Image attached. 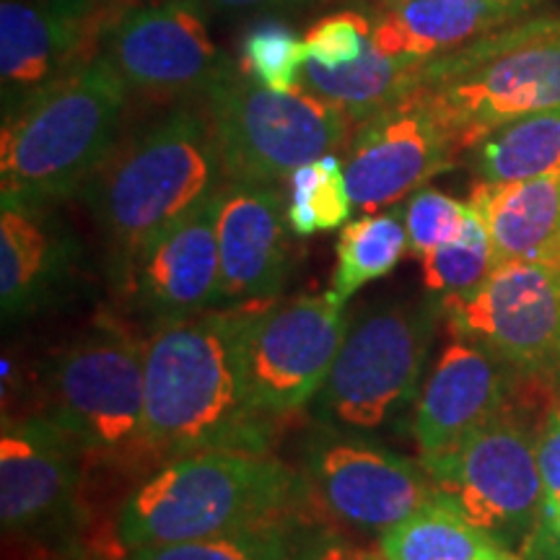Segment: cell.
I'll return each mask as SVG.
<instances>
[{"label":"cell","instance_id":"16","mask_svg":"<svg viewBox=\"0 0 560 560\" xmlns=\"http://www.w3.org/2000/svg\"><path fill=\"white\" fill-rule=\"evenodd\" d=\"M219 202L221 190L159 234L132 265L125 293L153 325L195 317L223 304L215 231Z\"/></svg>","mask_w":560,"mask_h":560},{"label":"cell","instance_id":"32","mask_svg":"<svg viewBox=\"0 0 560 560\" xmlns=\"http://www.w3.org/2000/svg\"><path fill=\"white\" fill-rule=\"evenodd\" d=\"M306 58L325 68H340L361 60L371 47V16L340 11L325 16L306 32Z\"/></svg>","mask_w":560,"mask_h":560},{"label":"cell","instance_id":"40","mask_svg":"<svg viewBox=\"0 0 560 560\" xmlns=\"http://www.w3.org/2000/svg\"><path fill=\"white\" fill-rule=\"evenodd\" d=\"M382 3H387V0H382Z\"/></svg>","mask_w":560,"mask_h":560},{"label":"cell","instance_id":"39","mask_svg":"<svg viewBox=\"0 0 560 560\" xmlns=\"http://www.w3.org/2000/svg\"><path fill=\"white\" fill-rule=\"evenodd\" d=\"M558 527H560V509H558Z\"/></svg>","mask_w":560,"mask_h":560},{"label":"cell","instance_id":"33","mask_svg":"<svg viewBox=\"0 0 560 560\" xmlns=\"http://www.w3.org/2000/svg\"><path fill=\"white\" fill-rule=\"evenodd\" d=\"M535 452L545 486V516H558L560 509V392L545 408L535 429Z\"/></svg>","mask_w":560,"mask_h":560},{"label":"cell","instance_id":"18","mask_svg":"<svg viewBox=\"0 0 560 560\" xmlns=\"http://www.w3.org/2000/svg\"><path fill=\"white\" fill-rule=\"evenodd\" d=\"M109 19L81 21L37 0L0 3V102L3 117L96 58Z\"/></svg>","mask_w":560,"mask_h":560},{"label":"cell","instance_id":"22","mask_svg":"<svg viewBox=\"0 0 560 560\" xmlns=\"http://www.w3.org/2000/svg\"><path fill=\"white\" fill-rule=\"evenodd\" d=\"M470 206L486 221L501 262L560 268V172L506 185L475 182Z\"/></svg>","mask_w":560,"mask_h":560},{"label":"cell","instance_id":"14","mask_svg":"<svg viewBox=\"0 0 560 560\" xmlns=\"http://www.w3.org/2000/svg\"><path fill=\"white\" fill-rule=\"evenodd\" d=\"M86 454L45 412L3 420L0 433V522L5 537L60 542L83 514Z\"/></svg>","mask_w":560,"mask_h":560},{"label":"cell","instance_id":"9","mask_svg":"<svg viewBox=\"0 0 560 560\" xmlns=\"http://www.w3.org/2000/svg\"><path fill=\"white\" fill-rule=\"evenodd\" d=\"M301 482L306 503L327 522L376 540L439 501V488L423 462L327 423L306 441Z\"/></svg>","mask_w":560,"mask_h":560},{"label":"cell","instance_id":"20","mask_svg":"<svg viewBox=\"0 0 560 560\" xmlns=\"http://www.w3.org/2000/svg\"><path fill=\"white\" fill-rule=\"evenodd\" d=\"M75 244L47 208L3 206L0 213V304L3 319L50 306L73 276Z\"/></svg>","mask_w":560,"mask_h":560},{"label":"cell","instance_id":"21","mask_svg":"<svg viewBox=\"0 0 560 560\" xmlns=\"http://www.w3.org/2000/svg\"><path fill=\"white\" fill-rule=\"evenodd\" d=\"M522 16L478 0H387L371 13V45L389 58L431 62Z\"/></svg>","mask_w":560,"mask_h":560},{"label":"cell","instance_id":"15","mask_svg":"<svg viewBox=\"0 0 560 560\" xmlns=\"http://www.w3.org/2000/svg\"><path fill=\"white\" fill-rule=\"evenodd\" d=\"M346 151L350 198L366 213L418 192L459 156L420 89L355 125Z\"/></svg>","mask_w":560,"mask_h":560},{"label":"cell","instance_id":"27","mask_svg":"<svg viewBox=\"0 0 560 560\" xmlns=\"http://www.w3.org/2000/svg\"><path fill=\"white\" fill-rule=\"evenodd\" d=\"M310 535L301 532L296 516L255 524L206 540L156 545L132 550L120 560H304Z\"/></svg>","mask_w":560,"mask_h":560},{"label":"cell","instance_id":"10","mask_svg":"<svg viewBox=\"0 0 560 560\" xmlns=\"http://www.w3.org/2000/svg\"><path fill=\"white\" fill-rule=\"evenodd\" d=\"M439 495L493 535L511 552L522 550L545 511V486L535 431L509 408L450 452L420 459Z\"/></svg>","mask_w":560,"mask_h":560},{"label":"cell","instance_id":"35","mask_svg":"<svg viewBox=\"0 0 560 560\" xmlns=\"http://www.w3.org/2000/svg\"><path fill=\"white\" fill-rule=\"evenodd\" d=\"M37 3L47 5V9L66 13L70 19L81 21H94V19H109L115 21L120 13H112L107 5L115 3V0H37Z\"/></svg>","mask_w":560,"mask_h":560},{"label":"cell","instance_id":"23","mask_svg":"<svg viewBox=\"0 0 560 560\" xmlns=\"http://www.w3.org/2000/svg\"><path fill=\"white\" fill-rule=\"evenodd\" d=\"M423 68L425 62L389 58L371 45L366 55L350 66L325 68L306 60L301 89L340 107L359 125L423 86Z\"/></svg>","mask_w":560,"mask_h":560},{"label":"cell","instance_id":"13","mask_svg":"<svg viewBox=\"0 0 560 560\" xmlns=\"http://www.w3.org/2000/svg\"><path fill=\"white\" fill-rule=\"evenodd\" d=\"M350 319L330 293L262 301L247 330L255 408L272 420L314 402L325 387Z\"/></svg>","mask_w":560,"mask_h":560},{"label":"cell","instance_id":"8","mask_svg":"<svg viewBox=\"0 0 560 560\" xmlns=\"http://www.w3.org/2000/svg\"><path fill=\"white\" fill-rule=\"evenodd\" d=\"M441 304L392 301L348 325L325 387L314 397L322 423L371 433L416 408Z\"/></svg>","mask_w":560,"mask_h":560},{"label":"cell","instance_id":"28","mask_svg":"<svg viewBox=\"0 0 560 560\" xmlns=\"http://www.w3.org/2000/svg\"><path fill=\"white\" fill-rule=\"evenodd\" d=\"M291 195L285 202V219L296 236H314L319 231H335L346 226L353 210L346 164L327 153L312 164L301 166L289 179Z\"/></svg>","mask_w":560,"mask_h":560},{"label":"cell","instance_id":"31","mask_svg":"<svg viewBox=\"0 0 560 560\" xmlns=\"http://www.w3.org/2000/svg\"><path fill=\"white\" fill-rule=\"evenodd\" d=\"M470 202H459L450 195L433 190V187H420L410 195L408 208H405V226L410 236V255L423 257L441 244L457 240L470 219Z\"/></svg>","mask_w":560,"mask_h":560},{"label":"cell","instance_id":"25","mask_svg":"<svg viewBox=\"0 0 560 560\" xmlns=\"http://www.w3.org/2000/svg\"><path fill=\"white\" fill-rule=\"evenodd\" d=\"M472 172L486 185H506L560 172V107L503 125L472 149Z\"/></svg>","mask_w":560,"mask_h":560},{"label":"cell","instance_id":"3","mask_svg":"<svg viewBox=\"0 0 560 560\" xmlns=\"http://www.w3.org/2000/svg\"><path fill=\"white\" fill-rule=\"evenodd\" d=\"M304 482L268 452L208 450L164 462L125 495L115 520L122 556L156 545L206 540L255 524L291 520Z\"/></svg>","mask_w":560,"mask_h":560},{"label":"cell","instance_id":"24","mask_svg":"<svg viewBox=\"0 0 560 560\" xmlns=\"http://www.w3.org/2000/svg\"><path fill=\"white\" fill-rule=\"evenodd\" d=\"M376 542L384 560H499L514 556L441 495L431 506L384 532Z\"/></svg>","mask_w":560,"mask_h":560},{"label":"cell","instance_id":"19","mask_svg":"<svg viewBox=\"0 0 560 560\" xmlns=\"http://www.w3.org/2000/svg\"><path fill=\"white\" fill-rule=\"evenodd\" d=\"M215 231L223 304L276 299L291 268L283 195L268 185L223 182Z\"/></svg>","mask_w":560,"mask_h":560},{"label":"cell","instance_id":"11","mask_svg":"<svg viewBox=\"0 0 560 560\" xmlns=\"http://www.w3.org/2000/svg\"><path fill=\"white\" fill-rule=\"evenodd\" d=\"M441 314L467 338L527 380L560 384V268L503 260L472 291L441 296Z\"/></svg>","mask_w":560,"mask_h":560},{"label":"cell","instance_id":"2","mask_svg":"<svg viewBox=\"0 0 560 560\" xmlns=\"http://www.w3.org/2000/svg\"><path fill=\"white\" fill-rule=\"evenodd\" d=\"M206 109L177 107L117 143L83 195L125 291L138 255L223 187Z\"/></svg>","mask_w":560,"mask_h":560},{"label":"cell","instance_id":"36","mask_svg":"<svg viewBox=\"0 0 560 560\" xmlns=\"http://www.w3.org/2000/svg\"><path fill=\"white\" fill-rule=\"evenodd\" d=\"M304 3V0H206L213 11L240 13V11H257V9H283V5Z\"/></svg>","mask_w":560,"mask_h":560},{"label":"cell","instance_id":"29","mask_svg":"<svg viewBox=\"0 0 560 560\" xmlns=\"http://www.w3.org/2000/svg\"><path fill=\"white\" fill-rule=\"evenodd\" d=\"M499 262L501 260L495 255L486 221L475 208L470 210V219H467L457 240L441 244L429 255L420 257L423 285L439 296L472 291L495 270Z\"/></svg>","mask_w":560,"mask_h":560},{"label":"cell","instance_id":"6","mask_svg":"<svg viewBox=\"0 0 560 560\" xmlns=\"http://www.w3.org/2000/svg\"><path fill=\"white\" fill-rule=\"evenodd\" d=\"M45 416L66 429L86 462L153 465L145 439L143 342L100 319L62 346L42 371Z\"/></svg>","mask_w":560,"mask_h":560},{"label":"cell","instance_id":"1","mask_svg":"<svg viewBox=\"0 0 560 560\" xmlns=\"http://www.w3.org/2000/svg\"><path fill=\"white\" fill-rule=\"evenodd\" d=\"M260 304L164 322L143 340L145 439L156 465L208 450L268 452L270 420L252 402L247 376V330Z\"/></svg>","mask_w":560,"mask_h":560},{"label":"cell","instance_id":"34","mask_svg":"<svg viewBox=\"0 0 560 560\" xmlns=\"http://www.w3.org/2000/svg\"><path fill=\"white\" fill-rule=\"evenodd\" d=\"M304 560H384L380 550H363L348 545L338 537L325 535V532H312L310 545H306Z\"/></svg>","mask_w":560,"mask_h":560},{"label":"cell","instance_id":"37","mask_svg":"<svg viewBox=\"0 0 560 560\" xmlns=\"http://www.w3.org/2000/svg\"><path fill=\"white\" fill-rule=\"evenodd\" d=\"M478 3H490V5H503V9H511V11H520V13H527L532 5L537 3V0H478Z\"/></svg>","mask_w":560,"mask_h":560},{"label":"cell","instance_id":"17","mask_svg":"<svg viewBox=\"0 0 560 560\" xmlns=\"http://www.w3.org/2000/svg\"><path fill=\"white\" fill-rule=\"evenodd\" d=\"M514 371L478 342L457 338L441 350L412 408V439L420 459L450 452L514 402Z\"/></svg>","mask_w":560,"mask_h":560},{"label":"cell","instance_id":"38","mask_svg":"<svg viewBox=\"0 0 560 560\" xmlns=\"http://www.w3.org/2000/svg\"><path fill=\"white\" fill-rule=\"evenodd\" d=\"M499 560H522L520 556H509V558H499Z\"/></svg>","mask_w":560,"mask_h":560},{"label":"cell","instance_id":"30","mask_svg":"<svg viewBox=\"0 0 560 560\" xmlns=\"http://www.w3.org/2000/svg\"><path fill=\"white\" fill-rule=\"evenodd\" d=\"M306 60V42L280 21H257L244 32L240 68L265 89H301Z\"/></svg>","mask_w":560,"mask_h":560},{"label":"cell","instance_id":"5","mask_svg":"<svg viewBox=\"0 0 560 560\" xmlns=\"http://www.w3.org/2000/svg\"><path fill=\"white\" fill-rule=\"evenodd\" d=\"M420 91L457 153L520 117L560 107V19H520L425 62Z\"/></svg>","mask_w":560,"mask_h":560},{"label":"cell","instance_id":"12","mask_svg":"<svg viewBox=\"0 0 560 560\" xmlns=\"http://www.w3.org/2000/svg\"><path fill=\"white\" fill-rule=\"evenodd\" d=\"M102 55L128 91L149 100H206L236 66L210 39L206 0H161L122 11L104 32Z\"/></svg>","mask_w":560,"mask_h":560},{"label":"cell","instance_id":"26","mask_svg":"<svg viewBox=\"0 0 560 560\" xmlns=\"http://www.w3.org/2000/svg\"><path fill=\"white\" fill-rule=\"evenodd\" d=\"M400 210L387 213H369L363 219L348 223L340 231L335 247V270L330 280V296L348 304L363 285L389 276L410 252V236Z\"/></svg>","mask_w":560,"mask_h":560},{"label":"cell","instance_id":"4","mask_svg":"<svg viewBox=\"0 0 560 560\" xmlns=\"http://www.w3.org/2000/svg\"><path fill=\"white\" fill-rule=\"evenodd\" d=\"M128 86L100 52L3 117L0 202L50 208L86 187L117 145Z\"/></svg>","mask_w":560,"mask_h":560},{"label":"cell","instance_id":"7","mask_svg":"<svg viewBox=\"0 0 560 560\" xmlns=\"http://www.w3.org/2000/svg\"><path fill=\"white\" fill-rule=\"evenodd\" d=\"M226 182L278 187L301 166L348 149L355 122L310 91H272L240 66L202 100Z\"/></svg>","mask_w":560,"mask_h":560}]
</instances>
